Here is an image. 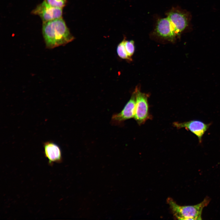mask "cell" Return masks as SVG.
Returning <instances> with one entry per match:
<instances>
[{
	"label": "cell",
	"mask_w": 220,
	"mask_h": 220,
	"mask_svg": "<svg viewBox=\"0 0 220 220\" xmlns=\"http://www.w3.org/2000/svg\"><path fill=\"white\" fill-rule=\"evenodd\" d=\"M125 39L124 38L118 45L117 48V52L118 56L120 58L131 60V58L128 55L125 49L124 44Z\"/></svg>",
	"instance_id": "10"
},
{
	"label": "cell",
	"mask_w": 220,
	"mask_h": 220,
	"mask_svg": "<svg viewBox=\"0 0 220 220\" xmlns=\"http://www.w3.org/2000/svg\"><path fill=\"white\" fill-rule=\"evenodd\" d=\"M136 91V103L134 118L137 123L141 125L144 124L152 117L149 112L148 98L149 95L141 92L137 87Z\"/></svg>",
	"instance_id": "4"
},
{
	"label": "cell",
	"mask_w": 220,
	"mask_h": 220,
	"mask_svg": "<svg viewBox=\"0 0 220 220\" xmlns=\"http://www.w3.org/2000/svg\"><path fill=\"white\" fill-rule=\"evenodd\" d=\"M210 201L208 197L200 203L192 206H181L177 204L171 198H169L167 202L176 218L179 220H201L203 209L207 206Z\"/></svg>",
	"instance_id": "2"
},
{
	"label": "cell",
	"mask_w": 220,
	"mask_h": 220,
	"mask_svg": "<svg viewBox=\"0 0 220 220\" xmlns=\"http://www.w3.org/2000/svg\"><path fill=\"white\" fill-rule=\"evenodd\" d=\"M154 33L158 37L171 42L174 41L177 36L173 25L167 17L157 20Z\"/></svg>",
	"instance_id": "8"
},
{
	"label": "cell",
	"mask_w": 220,
	"mask_h": 220,
	"mask_svg": "<svg viewBox=\"0 0 220 220\" xmlns=\"http://www.w3.org/2000/svg\"><path fill=\"white\" fill-rule=\"evenodd\" d=\"M31 13L38 15L42 23H44L62 18L63 8L53 6L44 0L32 11Z\"/></svg>",
	"instance_id": "5"
},
{
	"label": "cell",
	"mask_w": 220,
	"mask_h": 220,
	"mask_svg": "<svg viewBox=\"0 0 220 220\" xmlns=\"http://www.w3.org/2000/svg\"><path fill=\"white\" fill-rule=\"evenodd\" d=\"M173 125L178 129L184 128L191 131L198 138L200 143L202 142L203 136L209 128L211 123L206 124L200 120H193L183 122H174Z\"/></svg>",
	"instance_id": "7"
},
{
	"label": "cell",
	"mask_w": 220,
	"mask_h": 220,
	"mask_svg": "<svg viewBox=\"0 0 220 220\" xmlns=\"http://www.w3.org/2000/svg\"><path fill=\"white\" fill-rule=\"evenodd\" d=\"M42 31L46 46L50 49L64 46L75 39L62 17L42 23Z\"/></svg>",
	"instance_id": "1"
},
{
	"label": "cell",
	"mask_w": 220,
	"mask_h": 220,
	"mask_svg": "<svg viewBox=\"0 0 220 220\" xmlns=\"http://www.w3.org/2000/svg\"><path fill=\"white\" fill-rule=\"evenodd\" d=\"M44 154L48 160L49 165L54 163H60L62 161V153L60 147L52 141H46L43 143Z\"/></svg>",
	"instance_id": "9"
},
{
	"label": "cell",
	"mask_w": 220,
	"mask_h": 220,
	"mask_svg": "<svg viewBox=\"0 0 220 220\" xmlns=\"http://www.w3.org/2000/svg\"><path fill=\"white\" fill-rule=\"evenodd\" d=\"M136 97V91L135 90L122 110L120 112L114 114L112 116L111 122L112 125H122L125 120L134 118Z\"/></svg>",
	"instance_id": "6"
},
{
	"label": "cell",
	"mask_w": 220,
	"mask_h": 220,
	"mask_svg": "<svg viewBox=\"0 0 220 220\" xmlns=\"http://www.w3.org/2000/svg\"><path fill=\"white\" fill-rule=\"evenodd\" d=\"M124 44L127 53L131 57L134 51V42L133 40L127 41L125 39Z\"/></svg>",
	"instance_id": "12"
},
{
	"label": "cell",
	"mask_w": 220,
	"mask_h": 220,
	"mask_svg": "<svg viewBox=\"0 0 220 220\" xmlns=\"http://www.w3.org/2000/svg\"><path fill=\"white\" fill-rule=\"evenodd\" d=\"M48 4L56 7L63 8L66 6L68 0H45Z\"/></svg>",
	"instance_id": "11"
},
{
	"label": "cell",
	"mask_w": 220,
	"mask_h": 220,
	"mask_svg": "<svg viewBox=\"0 0 220 220\" xmlns=\"http://www.w3.org/2000/svg\"><path fill=\"white\" fill-rule=\"evenodd\" d=\"M177 36L190 27L191 15L189 13L178 7L172 8L166 13Z\"/></svg>",
	"instance_id": "3"
}]
</instances>
